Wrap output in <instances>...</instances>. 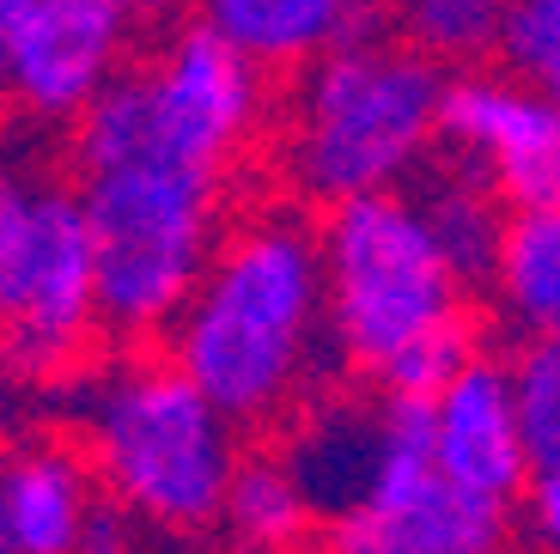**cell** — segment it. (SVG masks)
Segmentation results:
<instances>
[{"label": "cell", "mask_w": 560, "mask_h": 554, "mask_svg": "<svg viewBox=\"0 0 560 554\" xmlns=\"http://www.w3.org/2000/svg\"><path fill=\"white\" fill-rule=\"evenodd\" d=\"M336 360L390 396H433L469 354V275L415 195H353L317 226Z\"/></svg>", "instance_id": "cell-3"}, {"label": "cell", "mask_w": 560, "mask_h": 554, "mask_svg": "<svg viewBox=\"0 0 560 554\" xmlns=\"http://www.w3.org/2000/svg\"><path fill=\"white\" fill-rule=\"evenodd\" d=\"M445 140V73L427 49L396 37H348L299 68L280 111L287 189L336 208L353 195L402 189Z\"/></svg>", "instance_id": "cell-5"}, {"label": "cell", "mask_w": 560, "mask_h": 554, "mask_svg": "<svg viewBox=\"0 0 560 554\" xmlns=\"http://www.w3.org/2000/svg\"><path fill=\"white\" fill-rule=\"evenodd\" d=\"M390 13L433 61H476L505 37V0H390Z\"/></svg>", "instance_id": "cell-18"}, {"label": "cell", "mask_w": 560, "mask_h": 554, "mask_svg": "<svg viewBox=\"0 0 560 554\" xmlns=\"http://www.w3.org/2000/svg\"><path fill=\"white\" fill-rule=\"evenodd\" d=\"M68 420L104 494L122 518L159 536H201L220 524L225 487L238 475V420L177 360L122 354L80 366Z\"/></svg>", "instance_id": "cell-4"}, {"label": "cell", "mask_w": 560, "mask_h": 554, "mask_svg": "<svg viewBox=\"0 0 560 554\" xmlns=\"http://www.w3.org/2000/svg\"><path fill=\"white\" fill-rule=\"evenodd\" d=\"M135 518H122L110 506V512L98 518V530H92V542H85V554H140V542H135Z\"/></svg>", "instance_id": "cell-23"}, {"label": "cell", "mask_w": 560, "mask_h": 554, "mask_svg": "<svg viewBox=\"0 0 560 554\" xmlns=\"http://www.w3.org/2000/svg\"><path fill=\"white\" fill-rule=\"evenodd\" d=\"M536 85H548V97H555V104H560V68L548 73V80H536Z\"/></svg>", "instance_id": "cell-24"}, {"label": "cell", "mask_w": 560, "mask_h": 554, "mask_svg": "<svg viewBox=\"0 0 560 554\" xmlns=\"http://www.w3.org/2000/svg\"><path fill=\"white\" fill-rule=\"evenodd\" d=\"M500 56L530 80H548L560 68V0H505Z\"/></svg>", "instance_id": "cell-20"}, {"label": "cell", "mask_w": 560, "mask_h": 554, "mask_svg": "<svg viewBox=\"0 0 560 554\" xmlns=\"http://www.w3.org/2000/svg\"><path fill=\"white\" fill-rule=\"evenodd\" d=\"M317 524H323V512L311 506L287 451H244L238 475L225 487V506H220L225 549L232 554H299Z\"/></svg>", "instance_id": "cell-16"}, {"label": "cell", "mask_w": 560, "mask_h": 554, "mask_svg": "<svg viewBox=\"0 0 560 554\" xmlns=\"http://www.w3.org/2000/svg\"><path fill=\"white\" fill-rule=\"evenodd\" d=\"M512 506L457 487L433 458L427 396H378V463L329 524L336 554H500Z\"/></svg>", "instance_id": "cell-7"}, {"label": "cell", "mask_w": 560, "mask_h": 554, "mask_svg": "<svg viewBox=\"0 0 560 554\" xmlns=\"http://www.w3.org/2000/svg\"><path fill=\"white\" fill-rule=\"evenodd\" d=\"M25 360L13 354V342H7V330H0V445L13 439L19 415H25Z\"/></svg>", "instance_id": "cell-22"}, {"label": "cell", "mask_w": 560, "mask_h": 554, "mask_svg": "<svg viewBox=\"0 0 560 554\" xmlns=\"http://www.w3.org/2000/svg\"><path fill=\"white\" fill-rule=\"evenodd\" d=\"M122 92L159 147L208 171H232L268 123L262 68L201 19L165 31L153 56L122 73Z\"/></svg>", "instance_id": "cell-8"}, {"label": "cell", "mask_w": 560, "mask_h": 554, "mask_svg": "<svg viewBox=\"0 0 560 554\" xmlns=\"http://www.w3.org/2000/svg\"><path fill=\"white\" fill-rule=\"evenodd\" d=\"M68 147L85 220H92V250H98L104 330L122 342L171 330L232 226L225 171L159 147L140 128L122 80L73 116Z\"/></svg>", "instance_id": "cell-2"}, {"label": "cell", "mask_w": 560, "mask_h": 554, "mask_svg": "<svg viewBox=\"0 0 560 554\" xmlns=\"http://www.w3.org/2000/svg\"><path fill=\"white\" fill-rule=\"evenodd\" d=\"M153 0H0L7 104L31 123H73L128 73Z\"/></svg>", "instance_id": "cell-9"}, {"label": "cell", "mask_w": 560, "mask_h": 554, "mask_svg": "<svg viewBox=\"0 0 560 554\" xmlns=\"http://www.w3.org/2000/svg\"><path fill=\"white\" fill-rule=\"evenodd\" d=\"M445 147L512 208L560 201V104L530 73L469 68L445 80Z\"/></svg>", "instance_id": "cell-10"}, {"label": "cell", "mask_w": 560, "mask_h": 554, "mask_svg": "<svg viewBox=\"0 0 560 554\" xmlns=\"http://www.w3.org/2000/svg\"><path fill=\"white\" fill-rule=\"evenodd\" d=\"M0 330L31 378L80 372L110 335L80 183L49 159L31 116L0 128Z\"/></svg>", "instance_id": "cell-6"}, {"label": "cell", "mask_w": 560, "mask_h": 554, "mask_svg": "<svg viewBox=\"0 0 560 554\" xmlns=\"http://www.w3.org/2000/svg\"><path fill=\"white\" fill-rule=\"evenodd\" d=\"M287 463L299 470L323 524H336L341 512H353V499L365 494L372 463H378V402L323 396L299 408L287 427Z\"/></svg>", "instance_id": "cell-14"}, {"label": "cell", "mask_w": 560, "mask_h": 554, "mask_svg": "<svg viewBox=\"0 0 560 554\" xmlns=\"http://www.w3.org/2000/svg\"><path fill=\"white\" fill-rule=\"evenodd\" d=\"M165 342L238 427L299 415L336 360L317 232L287 208L232 220Z\"/></svg>", "instance_id": "cell-1"}, {"label": "cell", "mask_w": 560, "mask_h": 554, "mask_svg": "<svg viewBox=\"0 0 560 554\" xmlns=\"http://www.w3.org/2000/svg\"><path fill=\"white\" fill-rule=\"evenodd\" d=\"M0 104H7V56H0Z\"/></svg>", "instance_id": "cell-25"}, {"label": "cell", "mask_w": 560, "mask_h": 554, "mask_svg": "<svg viewBox=\"0 0 560 554\" xmlns=\"http://www.w3.org/2000/svg\"><path fill=\"white\" fill-rule=\"evenodd\" d=\"M104 512H110V494L85 445H0V554H85Z\"/></svg>", "instance_id": "cell-12"}, {"label": "cell", "mask_w": 560, "mask_h": 554, "mask_svg": "<svg viewBox=\"0 0 560 554\" xmlns=\"http://www.w3.org/2000/svg\"><path fill=\"white\" fill-rule=\"evenodd\" d=\"M196 19L220 31L232 49H244L262 73H299L360 37L372 0H196Z\"/></svg>", "instance_id": "cell-13"}, {"label": "cell", "mask_w": 560, "mask_h": 554, "mask_svg": "<svg viewBox=\"0 0 560 554\" xmlns=\"http://www.w3.org/2000/svg\"><path fill=\"white\" fill-rule=\"evenodd\" d=\"M427 427H433L439 470L457 487H469V494L518 506L524 487L536 482L518 396H512V366L493 360V354H469L427 396Z\"/></svg>", "instance_id": "cell-11"}, {"label": "cell", "mask_w": 560, "mask_h": 554, "mask_svg": "<svg viewBox=\"0 0 560 554\" xmlns=\"http://www.w3.org/2000/svg\"><path fill=\"white\" fill-rule=\"evenodd\" d=\"M493 318L518 342L560 335V201L555 208H512L488 268Z\"/></svg>", "instance_id": "cell-15"}, {"label": "cell", "mask_w": 560, "mask_h": 554, "mask_svg": "<svg viewBox=\"0 0 560 554\" xmlns=\"http://www.w3.org/2000/svg\"><path fill=\"white\" fill-rule=\"evenodd\" d=\"M415 201L427 208V220H433L439 244L457 256V268L469 280H488L493 268V250H500V232H505V213H500V195L488 189V183L476 177V171H439V177H427L415 189Z\"/></svg>", "instance_id": "cell-17"}, {"label": "cell", "mask_w": 560, "mask_h": 554, "mask_svg": "<svg viewBox=\"0 0 560 554\" xmlns=\"http://www.w3.org/2000/svg\"><path fill=\"white\" fill-rule=\"evenodd\" d=\"M171 554H213V549H171ZM225 554H232V549H225Z\"/></svg>", "instance_id": "cell-26"}, {"label": "cell", "mask_w": 560, "mask_h": 554, "mask_svg": "<svg viewBox=\"0 0 560 554\" xmlns=\"http://www.w3.org/2000/svg\"><path fill=\"white\" fill-rule=\"evenodd\" d=\"M524 536L536 542V554H560V470H542L524 487Z\"/></svg>", "instance_id": "cell-21"}, {"label": "cell", "mask_w": 560, "mask_h": 554, "mask_svg": "<svg viewBox=\"0 0 560 554\" xmlns=\"http://www.w3.org/2000/svg\"><path fill=\"white\" fill-rule=\"evenodd\" d=\"M505 366H512V396H518V420H524L536 475L560 470V335L518 342V354Z\"/></svg>", "instance_id": "cell-19"}]
</instances>
